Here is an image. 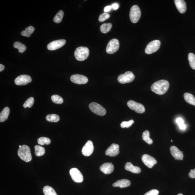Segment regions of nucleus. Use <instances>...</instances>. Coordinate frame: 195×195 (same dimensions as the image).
<instances>
[{
	"label": "nucleus",
	"mask_w": 195,
	"mask_h": 195,
	"mask_svg": "<svg viewBox=\"0 0 195 195\" xmlns=\"http://www.w3.org/2000/svg\"><path fill=\"white\" fill-rule=\"evenodd\" d=\"M170 84L167 81L162 79L156 81L151 86V90L158 95H163L167 91Z\"/></svg>",
	"instance_id": "1"
},
{
	"label": "nucleus",
	"mask_w": 195,
	"mask_h": 195,
	"mask_svg": "<svg viewBox=\"0 0 195 195\" xmlns=\"http://www.w3.org/2000/svg\"><path fill=\"white\" fill-rule=\"evenodd\" d=\"M18 155L20 158L25 162H28L32 160L31 149L27 145H23L19 147L18 151Z\"/></svg>",
	"instance_id": "2"
},
{
	"label": "nucleus",
	"mask_w": 195,
	"mask_h": 195,
	"mask_svg": "<svg viewBox=\"0 0 195 195\" xmlns=\"http://www.w3.org/2000/svg\"><path fill=\"white\" fill-rule=\"evenodd\" d=\"M74 54L75 57L77 60L83 61L88 57L89 51L87 47H79L76 49Z\"/></svg>",
	"instance_id": "3"
},
{
	"label": "nucleus",
	"mask_w": 195,
	"mask_h": 195,
	"mask_svg": "<svg viewBox=\"0 0 195 195\" xmlns=\"http://www.w3.org/2000/svg\"><path fill=\"white\" fill-rule=\"evenodd\" d=\"M141 16V11L137 5H134L130 9L129 17L130 20L133 23L139 21Z\"/></svg>",
	"instance_id": "4"
},
{
	"label": "nucleus",
	"mask_w": 195,
	"mask_h": 195,
	"mask_svg": "<svg viewBox=\"0 0 195 195\" xmlns=\"http://www.w3.org/2000/svg\"><path fill=\"white\" fill-rule=\"evenodd\" d=\"M160 42L159 40H156L150 42L145 49V52L147 54H151L158 51L160 48Z\"/></svg>",
	"instance_id": "5"
},
{
	"label": "nucleus",
	"mask_w": 195,
	"mask_h": 195,
	"mask_svg": "<svg viewBox=\"0 0 195 195\" xmlns=\"http://www.w3.org/2000/svg\"><path fill=\"white\" fill-rule=\"evenodd\" d=\"M89 108L92 112L100 116H104L106 113L105 109L99 104L96 102H92L90 103L89 105Z\"/></svg>",
	"instance_id": "6"
},
{
	"label": "nucleus",
	"mask_w": 195,
	"mask_h": 195,
	"mask_svg": "<svg viewBox=\"0 0 195 195\" xmlns=\"http://www.w3.org/2000/svg\"><path fill=\"white\" fill-rule=\"evenodd\" d=\"M135 79V76L132 72L130 71L126 72L124 74L120 75L118 76V81L121 84H124L125 83H129L132 82Z\"/></svg>",
	"instance_id": "7"
},
{
	"label": "nucleus",
	"mask_w": 195,
	"mask_h": 195,
	"mask_svg": "<svg viewBox=\"0 0 195 195\" xmlns=\"http://www.w3.org/2000/svg\"><path fill=\"white\" fill-rule=\"evenodd\" d=\"M119 48V42L118 40L113 39L111 40L108 43L106 51L108 54H113L118 50Z\"/></svg>",
	"instance_id": "8"
},
{
	"label": "nucleus",
	"mask_w": 195,
	"mask_h": 195,
	"mask_svg": "<svg viewBox=\"0 0 195 195\" xmlns=\"http://www.w3.org/2000/svg\"><path fill=\"white\" fill-rule=\"evenodd\" d=\"M128 107L136 112L142 113L145 112V108L142 104L130 100L127 102Z\"/></svg>",
	"instance_id": "9"
},
{
	"label": "nucleus",
	"mask_w": 195,
	"mask_h": 195,
	"mask_svg": "<svg viewBox=\"0 0 195 195\" xmlns=\"http://www.w3.org/2000/svg\"><path fill=\"white\" fill-rule=\"evenodd\" d=\"M72 179L75 182L82 183L84 180V177L81 172L77 168H72L69 171Z\"/></svg>",
	"instance_id": "10"
},
{
	"label": "nucleus",
	"mask_w": 195,
	"mask_h": 195,
	"mask_svg": "<svg viewBox=\"0 0 195 195\" xmlns=\"http://www.w3.org/2000/svg\"><path fill=\"white\" fill-rule=\"evenodd\" d=\"M32 79L31 76L28 75H22L17 77L15 82L18 86H25L31 83Z\"/></svg>",
	"instance_id": "11"
},
{
	"label": "nucleus",
	"mask_w": 195,
	"mask_h": 195,
	"mask_svg": "<svg viewBox=\"0 0 195 195\" xmlns=\"http://www.w3.org/2000/svg\"><path fill=\"white\" fill-rule=\"evenodd\" d=\"M66 41L65 39L58 40L54 41L49 43L47 45V48L48 50L53 51L61 48L66 43Z\"/></svg>",
	"instance_id": "12"
},
{
	"label": "nucleus",
	"mask_w": 195,
	"mask_h": 195,
	"mask_svg": "<svg viewBox=\"0 0 195 195\" xmlns=\"http://www.w3.org/2000/svg\"><path fill=\"white\" fill-rule=\"evenodd\" d=\"M72 82L77 84H84L88 82V78L84 75L76 74L72 75L70 78Z\"/></svg>",
	"instance_id": "13"
},
{
	"label": "nucleus",
	"mask_w": 195,
	"mask_h": 195,
	"mask_svg": "<svg viewBox=\"0 0 195 195\" xmlns=\"http://www.w3.org/2000/svg\"><path fill=\"white\" fill-rule=\"evenodd\" d=\"M94 150V147L92 142L90 140L88 141L83 147L82 153L85 156H89L92 154Z\"/></svg>",
	"instance_id": "14"
},
{
	"label": "nucleus",
	"mask_w": 195,
	"mask_h": 195,
	"mask_svg": "<svg viewBox=\"0 0 195 195\" xmlns=\"http://www.w3.org/2000/svg\"><path fill=\"white\" fill-rule=\"evenodd\" d=\"M142 160L143 163L149 168H152L157 163V161L153 157L147 154L143 155Z\"/></svg>",
	"instance_id": "15"
},
{
	"label": "nucleus",
	"mask_w": 195,
	"mask_h": 195,
	"mask_svg": "<svg viewBox=\"0 0 195 195\" xmlns=\"http://www.w3.org/2000/svg\"><path fill=\"white\" fill-rule=\"evenodd\" d=\"M119 153V147L118 145L113 143L106 151L105 154L110 156H115Z\"/></svg>",
	"instance_id": "16"
},
{
	"label": "nucleus",
	"mask_w": 195,
	"mask_h": 195,
	"mask_svg": "<svg viewBox=\"0 0 195 195\" xmlns=\"http://www.w3.org/2000/svg\"><path fill=\"white\" fill-rule=\"evenodd\" d=\"M114 169V166L112 163H106L102 164L100 167V170L105 174H109L112 173Z\"/></svg>",
	"instance_id": "17"
},
{
	"label": "nucleus",
	"mask_w": 195,
	"mask_h": 195,
	"mask_svg": "<svg viewBox=\"0 0 195 195\" xmlns=\"http://www.w3.org/2000/svg\"><path fill=\"white\" fill-rule=\"evenodd\" d=\"M170 152L172 156H173L175 160H183V154L182 152L175 146H172L170 147Z\"/></svg>",
	"instance_id": "18"
},
{
	"label": "nucleus",
	"mask_w": 195,
	"mask_h": 195,
	"mask_svg": "<svg viewBox=\"0 0 195 195\" xmlns=\"http://www.w3.org/2000/svg\"><path fill=\"white\" fill-rule=\"evenodd\" d=\"M176 7L180 13L183 14L187 10L186 3L183 0H175L174 1Z\"/></svg>",
	"instance_id": "19"
},
{
	"label": "nucleus",
	"mask_w": 195,
	"mask_h": 195,
	"mask_svg": "<svg viewBox=\"0 0 195 195\" xmlns=\"http://www.w3.org/2000/svg\"><path fill=\"white\" fill-rule=\"evenodd\" d=\"M125 168L127 171L134 173H139L141 172V168L138 166H134L130 162H127L125 166Z\"/></svg>",
	"instance_id": "20"
},
{
	"label": "nucleus",
	"mask_w": 195,
	"mask_h": 195,
	"mask_svg": "<svg viewBox=\"0 0 195 195\" xmlns=\"http://www.w3.org/2000/svg\"><path fill=\"white\" fill-rule=\"evenodd\" d=\"M130 185V182L127 179H122L119 180L116 182L113 183V185L114 187H119L120 188L129 187Z\"/></svg>",
	"instance_id": "21"
},
{
	"label": "nucleus",
	"mask_w": 195,
	"mask_h": 195,
	"mask_svg": "<svg viewBox=\"0 0 195 195\" xmlns=\"http://www.w3.org/2000/svg\"><path fill=\"white\" fill-rule=\"evenodd\" d=\"M10 113V109L8 107H5L3 109L0 114V122H5L8 119Z\"/></svg>",
	"instance_id": "22"
},
{
	"label": "nucleus",
	"mask_w": 195,
	"mask_h": 195,
	"mask_svg": "<svg viewBox=\"0 0 195 195\" xmlns=\"http://www.w3.org/2000/svg\"><path fill=\"white\" fill-rule=\"evenodd\" d=\"M183 96L184 99L187 103L195 106V98L192 94L189 93H185Z\"/></svg>",
	"instance_id": "23"
},
{
	"label": "nucleus",
	"mask_w": 195,
	"mask_h": 195,
	"mask_svg": "<svg viewBox=\"0 0 195 195\" xmlns=\"http://www.w3.org/2000/svg\"><path fill=\"white\" fill-rule=\"evenodd\" d=\"M35 30V28L33 26H29V27L26 28L25 31H22L21 32V35L23 36L29 37L33 33Z\"/></svg>",
	"instance_id": "24"
},
{
	"label": "nucleus",
	"mask_w": 195,
	"mask_h": 195,
	"mask_svg": "<svg viewBox=\"0 0 195 195\" xmlns=\"http://www.w3.org/2000/svg\"><path fill=\"white\" fill-rule=\"evenodd\" d=\"M43 191L45 195H58L54 189L49 186H45Z\"/></svg>",
	"instance_id": "25"
},
{
	"label": "nucleus",
	"mask_w": 195,
	"mask_h": 195,
	"mask_svg": "<svg viewBox=\"0 0 195 195\" xmlns=\"http://www.w3.org/2000/svg\"><path fill=\"white\" fill-rule=\"evenodd\" d=\"M14 48L18 49V52L20 53H23L25 52L26 49L25 45L22 44L20 42H16L14 43Z\"/></svg>",
	"instance_id": "26"
},
{
	"label": "nucleus",
	"mask_w": 195,
	"mask_h": 195,
	"mask_svg": "<svg viewBox=\"0 0 195 195\" xmlns=\"http://www.w3.org/2000/svg\"><path fill=\"white\" fill-rule=\"evenodd\" d=\"M112 27V25L110 23L103 24L100 27V30L102 33H107L110 31Z\"/></svg>",
	"instance_id": "27"
},
{
	"label": "nucleus",
	"mask_w": 195,
	"mask_h": 195,
	"mask_svg": "<svg viewBox=\"0 0 195 195\" xmlns=\"http://www.w3.org/2000/svg\"><path fill=\"white\" fill-rule=\"evenodd\" d=\"M35 154L37 156H43L45 154V149L39 145H36L35 147Z\"/></svg>",
	"instance_id": "28"
},
{
	"label": "nucleus",
	"mask_w": 195,
	"mask_h": 195,
	"mask_svg": "<svg viewBox=\"0 0 195 195\" xmlns=\"http://www.w3.org/2000/svg\"><path fill=\"white\" fill-rule=\"evenodd\" d=\"M64 13L62 10H60L55 16L53 19L54 22L55 23H59L62 21L64 16Z\"/></svg>",
	"instance_id": "29"
},
{
	"label": "nucleus",
	"mask_w": 195,
	"mask_h": 195,
	"mask_svg": "<svg viewBox=\"0 0 195 195\" xmlns=\"http://www.w3.org/2000/svg\"><path fill=\"white\" fill-rule=\"evenodd\" d=\"M46 119L49 122L56 123L60 120V117L56 114H49L46 117Z\"/></svg>",
	"instance_id": "30"
},
{
	"label": "nucleus",
	"mask_w": 195,
	"mask_h": 195,
	"mask_svg": "<svg viewBox=\"0 0 195 195\" xmlns=\"http://www.w3.org/2000/svg\"><path fill=\"white\" fill-rule=\"evenodd\" d=\"M142 137L143 141L149 145H151L153 143V140L150 138V133L148 130H146L144 132L142 136Z\"/></svg>",
	"instance_id": "31"
},
{
	"label": "nucleus",
	"mask_w": 195,
	"mask_h": 195,
	"mask_svg": "<svg viewBox=\"0 0 195 195\" xmlns=\"http://www.w3.org/2000/svg\"><path fill=\"white\" fill-rule=\"evenodd\" d=\"M188 60L189 64L193 69H195V55L190 53L188 55Z\"/></svg>",
	"instance_id": "32"
},
{
	"label": "nucleus",
	"mask_w": 195,
	"mask_h": 195,
	"mask_svg": "<svg viewBox=\"0 0 195 195\" xmlns=\"http://www.w3.org/2000/svg\"><path fill=\"white\" fill-rule=\"evenodd\" d=\"M38 143L41 145H49L51 143V140L49 138L45 137L39 138L37 140Z\"/></svg>",
	"instance_id": "33"
},
{
	"label": "nucleus",
	"mask_w": 195,
	"mask_h": 195,
	"mask_svg": "<svg viewBox=\"0 0 195 195\" xmlns=\"http://www.w3.org/2000/svg\"><path fill=\"white\" fill-rule=\"evenodd\" d=\"M52 101L54 103L58 104H61L63 103V99L61 96L58 95H54L51 97Z\"/></svg>",
	"instance_id": "34"
},
{
	"label": "nucleus",
	"mask_w": 195,
	"mask_h": 195,
	"mask_svg": "<svg viewBox=\"0 0 195 195\" xmlns=\"http://www.w3.org/2000/svg\"><path fill=\"white\" fill-rule=\"evenodd\" d=\"M176 122L178 125L180 129L183 130L186 129V126L185 124L184 121L182 118L181 117L177 118L176 119Z\"/></svg>",
	"instance_id": "35"
},
{
	"label": "nucleus",
	"mask_w": 195,
	"mask_h": 195,
	"mask_svg": "<svg viewBox=\"0 0 195 195\" xmlns=\"http://www.w3.org/2000/svg\"><path fill=\"white\" fill-rule=\"evenodd\" d=\"M34 103V98L32 97H30L25 102L23 106L25 108L27 107L31 108L33 106Z\"/></svg>",
	"instance_id": "36"
},
{
	"label": "nucleus",
	"mask_w": 195,
	"mask_h": 195,
	"mask_svg": "<svg viewBox=\"0 0 195 195\" xmlns=\"http://www.w3.org/2000/svg\"><path fill=\"white\" fill-rule=\"evenodd\" d=\"M134 123L133 120H131L128 122H123L121 123L120 126L122 128H129Z\"/></svg>",
	"instance_id": "37"
},
{
	"label": "nucleus",
	"mask_w": 195,
	"mask_h": 195,
	"mask_svg": "<svg viewBox=\"0 0 195 195\" xmlns=\"http://www.w3.org/2000/svg\"><path fill=\"white\" fill-rule=\"evenodd\" d=\"M110 15L107 13H103L101 14L99 16V21L100 22H103L106 20L108 19L109 18Z\"/></svg>",
	"instance_id": "38"
},
{
	"label": "nucleus",
	"mask_w": 195,
	"mask_h": 195,
	"mask_svg": "<svg viewBox=\"0 0 195 195\" xmlns=\"http://www.w3.org/2000/svg\"><path fill=\"white\" fill-rule=\"evenodd\" d=\"M159 193V192L158 190L156 189H153L146 193L144 195H158Z\"/></svg>",
	"instance_id": "39"
},
{
	"label": "nucleus",
	"mask_w": 195,
	"mask_h": 195,
	"mask_svg": "<svg viewBox=\"0 0 195 195\" xmlns=\"http://www.w3.org/2000/svg\"><path fill=\"white\" fill-rule=\"evenodd\" d=\"M189 176L191 178H195V168L190 170L189 173Z\"/></svg>",
	"instance_id": "40"
},
{
	"label": "nucleus",
	"mask_w": 195,
	"mask_h": 195,
	"mask_svg": "<svg viewBox=\"0 0 195 195\" xmlns=\"http://www.w3.org/2000/svg\"><path fill=\"white\" fill-rule=\"evenodd\" d=\"M112 8V6L111 5H109V6L105 7V8H104V11H105V12L107 13L110 11Z\"/></svg>",
	"instance_id": "41"
},
{
	"label": "nucleus",
	"mask_w": 195,
	"mask_h": 195,
	"mask_svg": "<svg viewBox=\"0 0 195 195\" xmlns=\"http://www.w3.org/2000/svg\"><path fill=\"white\" fill-rule=\"evenodd\" d=\"M112 8H113L115 10H117V9H118L119 8V5L117 3L113 4L112 5H111Z\"/></svg>",
	"instance_id": "42"
},
{
	"label": "nucleus",
	"mask_w": 195,
	"mask_h": 195,
	"mask_svg": "<svg viewBox=\"0 0 195 195\" xmlns=\"http://www.w3.org/2000/svg\"><path fill=\"white\" fill-rule=\"evenodd\" d=\"M5 66H4L2 65V64H0V72L4 70V69H5Z\"/></svg>",
	"instance_id": "43"
},
{
	"label": "nucleus",
	"mask_w": 195,
	"mask_h": 195,
	"mask_svg": "<svg viewBox=\"0 0 195 195\" xmlns=\"http://www.w3.org/2000/svg\"><path fill=\"white\" fill-rule=\"evenodd\" d=\"M177 195H183V194H182L181 193H179V194H178Z\"/></svg>",
	"instance_id": "44"
},
{
	"label": "nucleus",
	"mask_w": 195,
	"mask_h": 195,
	"mask_svg": "<svg viewBox=\"0 0 195 195\" xmlns=\"http://www.w3.org/2000/svg\"><path fill=\"white\" fill-rule=\"evenodd\" d=\"M171 141L172 142H173V141H172V140H171Z\"/></svg>",
	"instance_id": "45"
}]
</instances>
